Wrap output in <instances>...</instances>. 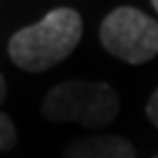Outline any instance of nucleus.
<instances>
[{"instance_id":"f257e3e1","label":"nucleus","mask_w":158,"mask_h":158,"mask_svg":"<svg viewBox=\"0 0 158 158\" xmlns=\"http://www.w3.org/2000/svg\"><path fill=\"white\" fill-rule=\"evenodd\" d=\"M81 40V16L70 7L49 12L42 21L26 26L10 40V58L28 72H42L65 60Z\"/></svg>"},{"instance_id":"f03ea898","label":"nucleus","mask_w":158,"mask_h":158,"mask_svg":"<svg viewBox=\"0 0 158 158\" xmlns=\"http://www.w3.org/2000/svg\"><path fill=\"white\" fill-rule=\"evenodd\" d=\"M118 114L116 91L105 81L70 79L54 86L42 100V116L51 123L105 128Z\"/></svg>"},{"instance_id":"7ed1b4c3","label":"nucleus","mask_w":158,"mask_h":158,"mask_svg":"<svg viewBox=\"0 0 158 158\" xmlns=\"http://www.w3.org/2000/svg\"><path fill=\"white\" fill-rule=\"evenodd\" d=\"M100 42L112 56L130 65L147 63L158 54V21L135 7H118L105 16Z\"/></svg>"},{"instance_id":"20e7f679","label":"nucleus","mask_w":158,"mask_h":158,"mask_svg":"<svg viewBox=\"0 0 158 158\" xmlns=\"http://www.w3.org/2000/svg\"><path fill=\"white\" fill-rule=\"evenodd\" d=\"M65 158H135V149L121 135H93L72 142Z\"/></svg>"},{"instance_id":"39448f33","label":"nucleus","mask_w":158,"mask_h":158,"mask_svg":"<svg viewBox=\"0 0 158 158\" xmlns=\"http://www.w3.org/2000/svg\"><path fill=\"white\" fill-rule=\"evenodd\" d=\"M16 144V128L5 112H0V151H10Z\"/></svg>"},{"instance_id":"423d86ee","label":"nucleus","mask_w":158,"mask_h":158,"mask_svg":"<svg viewBox=\"0 0 158 158\" xmlns=\"http://www.w3.org/2000/svg\"><path fill=\"white\" fill-rule=\"evenodd\" d=\"M147 116H149V121L158 128V89L153 91V95L149 98V102H147Z\"/></svg>"},{"instance_id":"0eeeda50","label":"nucleus","mask_w":158,"mask_h":158,"mask_svg":"<svg viewBox=\"0 0 158 158\" xmlns=\"http://www.w3.org/2000/svg\"><path fill=\"white\" fill-rule=\"evenodd\" d=\"M5 95H7V86H5V79H2V74H0V102L5 100Z\"/></svg>"},{"instance_id":"6e6552de","label":"nucleus","mask_w":158,"mask_h":158,"mask_svg":"<svg viewBox=\"0 0 158 158\" xmlns=\"http://www.w3.org/2000/svg\"><path fill=\"white\" fill-rule=\"evenodd\" d=\"M151 2H153V7H156V12H158V0H151Z\"/></svg>"}]
</instances>
